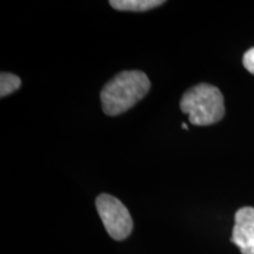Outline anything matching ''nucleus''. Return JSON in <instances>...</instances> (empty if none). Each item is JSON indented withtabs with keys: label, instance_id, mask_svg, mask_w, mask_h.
<instances>
[{
	"label": "nucleus",
	"instance_id": "obj_1",
	"mask_svg": "<svg viewBox=\"0 0 254 254\" xmlns=\"http://www.w3.org/2000/svg\"><path fill=\"white\" fill-rule=\"evenodd\" d=\"M151 88V82L142 71H124L107 82L100 93L105 114L119 116L139 103Z\"/></svg>",
	"mask_w": 254,
	"mask_h": 254
},
{
	"label": "nucleus",
	"instance_id": "obj_2",
	"mask_svg": "<svg viewBox=\"0 0 254 254\" xmlns=\"http://www.w3.org/2000/svg\"><path fill=\"white\" fill-rule=\"evenodd\" d=\"M180 109L184 113L189 114L192 125L208 126L224 118V97L218 87L202 82L184 93Z\"/></svg>",
	"mask_w": 254,
	"mask_h": 254
},
{
	"label": "nucleus",
	"instance_id": "obj_3",
	"mask_svg": "<svg viewBox=\"0 0 254 254\" xmlns=\"http://www.w3.org/2000/svg\"><path fill=\"white\" fill-rule=\"evenodd\" d=\"M95 206L105 230L114 240L122 241L131 234L133 230L132 217L119 199L104 193L95 200Z\"/></svg>",
	"mask_w": 254,
	"mask_h": 254
},
{
	"label": "nucleus",
	"instance_id": "obj_4",
	"mask_svg": "<svg viewBox=\"0 0 254 254\" xmlns=\"http://www.w3.org/2000/svg\"><path fill=\"white\" fill-rule=\"evenodd\" d=\"M232 243L243 254H254V207H241L234 217Z\"/></svg>",
	"mask_w": 254,
	"mask_h": 254
},
{
	"label": "nucleus",
	"instance_id": "obj_5",
	"mask_svg": "<svg viewBox=\"0 0 254 254\" xmlns=\"http://www.w3.org/2000/svg\"><path fill=\"white\" fill-rule=\"evenodd\" d=\"M163 0H111L110 5L119 11L144 12L163 5Z\"/></svg>",
	"mask_w": 254,
	"mask_h": 254
},
{
	"label": "nucleus",
	"instance_id": "obj_6",
	"mask_svg": "<svg viewBox=\"0 0 254 254\" xmlns=\"http://www.w3.org/2000/svg\"><path fill=\"white\" fill-rule=\"evenodd\" d=\"M21 80L18 75L13 73L1 72L0 74V97L5 98L6 95L13 93L20 87Z\"/></svg>",
	"mask_w": 254,
	"mask_h": 254
},
{
	"label": "nucleus",
	"instance_id": "obj_7",
	"mask_svg": "<svg viewBox=\"0 0 254 254\" xmlns=\"http://www.w3.org/2000/svg\"><path fill=\"white\" fill-rule=\"evenodd\" d=\"M243 64L244 67H245L250 73L254 74V47L250 49L243 57Z\"/></svg>",
	"mask_w": 254,
	"mask_h": 254
},
{
	"label": "nucleus",
	"instance_id": "obj_8",
	"mask_svg": "<svg viewBox=\"0 0 254 254\" xmlns=\"http://www.w3.org/2000/svg\"><path fill=\"white\" fill-rule=\"evenodd\" d=\"M182 127H183V129H186V131H187V129H189V127H187L186 124H183Z\"/></svg>",
	"mask_w": 254,
	"mask_h": 254
}]
</instances>
